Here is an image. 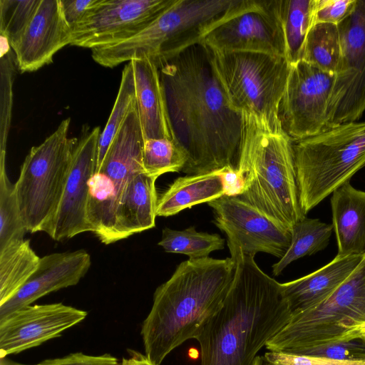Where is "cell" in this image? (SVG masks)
<instances>
[{"instance_id": "f35d334b", "label": "cell", "mask_w": 365, "mask_h": 365, "mask_svg": "<svg viewBox=\"0 0 365 365\" xmlns=\"http://www.w3.org/2000/svg\"><path fill=\"white\" fill-rule=\"evenodd\" d=\"M217 171L221 177L225 196L237 197L244 192L246 181L238 168L227 166Z\"/></svg>"}, {"instance_id": "ab89813d", "label": "cell", "mask_w": 365, "mask_h": 365, "mask_svg": "<svg viewBox=\"0 0 365 365\" xmlns=\"http://www.w3.org/2000/svg\"><path fill=\"white\" fill-rule=\"evenodd\" d=\"M96 0H60L63 17L72 29L85 16Z\"/></svg>"}, {"instance_id": "60d3db41", "label": "cell", "mask_w": 365, "mask_h": 365, "mask_svg": "<svg viewBox=\"0 0 365 365\" xmlns=\"http://www.w3.org/2000/svg\"><path fill=\"white\" fill-rule=\"evenodd\" d=\"M361 336H365V322L357 324L346 331L336 341L347 340Z\"/></svg>"}, {"instance_id": "8d00e7d4", "label": "cell", "mask_w": 365, "mask_h": 365, "mask_svg": "<svg viewBox=\"0 0 365 365\" xmlns=\"http://www.w3.org/2000/svg\"><path fill=\"white\" fill-rule=\"evenodd\" d=\"M263 356L274 365H365V361H341L271 351H267Z\"/></svg>"}, {"instance_id": "d6986e66", "label": "cell", "mask_w": 365, "mask_h": 365, "mask_svg": "<svg viewBox=\"0 0 365 365\" xmlns=\"http://www.w3.org/2000/svg\"><path fill=\"white\" fill-rule=\"evenodd\" d=\"M91 265V256L83 250L41 257L37 269L29 280L13 297L0 305V322L51 292L77 284Z\"/></svg>"}, {"instance_id": "277c9868", "label": "cell", "mask_w": 365, "mask_h": 365, "mask_svg": "<svg viewBox=\"0 0 365 365\" xmlns=\"http://www.w3.org/2000/svg\"><path fill=\"white\" fill-rule=\"evenodd\" d=\"M237 168L246 187L239 199L292 230L306 215L299 199L293 140L243 113Z\"/></svg>"}, {"instance_id": "6da1fadb", "label": "cell", "mask_w": 365, "mask_h": 365, "mask_svg": "<svg viewBox=\"0 0 365 365\" xmlns=\"http://www.w3.org/2000/svg\"><path fill=\"white\" fill-rule=\"evenodd\" d=\"M154 61L173 139L187 157L182 171L198 175L237 168L242 115L227 101L210 49L199 43Z\"/></svg>"}, {"instance_id": "9a60e30c", "label": "cell", "mask_w": 365, "mask_h": 365, "mask_svg": "<svg viewBox=\"0 0 365 365\" xmlns=\"http://www.w3.org/2000/svg\"><path fill=\"white\" fill-rule=\"evenodd\" d=\"M214 223L227 237L228 247L255 257L264 252L281 259L292 241V230L281 225L237 197H222L207 202Z\"/></svg>"}, {"instance_id": "ba28073f", "label": "cell", "mask_w": 365, "mask_h": 365, "mask_svg": "<svg viewBox=\"0 0 365 365\" xmlns=\"http://www.w3.org/2000/svg\"><path fill=\"white\" fill-rule=\"evenodd\" d=\"M71 118L31 148L15 183L18 204L27 232L48 233L58 210L77 138H69Z\"/></svg>"}, {"instance_id": "4fadbf2b", "label": "cell", "mask_w": 365, "mask_h": 365, "mask_svg": "<svg viewBox=\"0 0 365 365\" xmlns=\"http://www.w3.org/2000/svg\"><path fill=\"white\" fill-rule=\"evenodd\" d=\"M335 74L303 60L292 64L279 107L283 130L293 141L327 129V110Z\"/></svg>"}, {"instance_id": "ffe728a7", "label": "cell", "mask_w": 365, "mask_h": 365, "mask_svg": "<svg viewBox=\"0 0 365 365\" xmlns=\"http://www.w3.org/2000/svg\"><path fill=\"white\" fill-rule=\"evenodd\" d=\"M364 257H335L331 262L308 275L281 283L282 294L292 314L314 309L322 304L354 272Z\"/></svg>"}, {"instance_id": "3957f363", "label": "cell", "mask_w": 365, "mask_h": 365, "mask_svg": "<svg viewBox=\"0 0 365 365\" xmlns=\"http://www.w3.org/2000/svg\"><path fill=\"white\" fill-rule=\"evenodd\" d=\"M235 268L232 257L188 259L156 289L140 332L145 356L152 364L160 365L173 350L195 339L222 306Z\"/></svg>"}, {"instance_id": "f546056e", "label": "cell", "mask_w": 365, "mask_h": 365, "mask_svg": "<svg viewBox=\"0 0 365 365\" xmlns=\"http://www.w3.org/2000/svg\"><path fill=\"white\" fill-rule=\"evenodd\" d=\"M135 106L136 96L134 72L133 65L129 61L123 69L120 87L113 109L100 136L96 171L101 167L118 130L124 123L129 113Z\"/></svg>"}, {"instance_id": "ac0fdd59", "label": "cell", "mask_w": 365, "mask_h": 365, "mask_svg": "<svg viewBox=\"0 0 365 365\" xmlns=\"http://www.w3.org/2000/svg\"><path fill=\"white\" fill-rule=\"evenodd\" d=\"M71 34L60 0H41L32 20L12 47L18 70L33 72L51 63L57 51L70 45Z\"/></svg>"}, {"instance_id": "7a4b0ae2", "label": "cell", "mask_w": 365, "mask_h": 365, "mask_svg": "<svg viewBox=\"0 0 365 365\" xmlns=\"http://www.w3.org/2000/svg\"><path fill=\"white\" fill-rule=\"evenodd\" d=\"M229 250L236 263L235 277L222 306L195 337L200 365H252L292 316L281 283L265 274L255 257Z\"/></svg>"}, {"instance_id": "e0dca14e", "label": "cell", "mask_w": 365, "mask_h": 365, "mask_svg": "<svg viewBox=\"0 0 365 365\" xmlns=\"http://www.w3.org/2000/svg\"><path fill=\"white\" fill-rule=\"evenodd\" d=\"M87 312L63 303L29 305L0 322V357L19 354L61 336Z\"/></svg>"}, {"instance_id": "b9f144b4", "label": "cell", "mask_w": 365, "mask_h": 365, "mask_svg": "<svg viewBox=\"0 0 365 365\" xmlns=\"http://www.w3.org/2000/svg\"><path fill=\"white\" fill-rule=\"evenodd\" d=\"M120 365H154L145 356L135 353L128 359H123Z\"/></svg>"}, {"instance_id": "74e56055", "label": "cell", "mask_w": 365, "mask_h": 365, "mask_svg": "<svg viewBox=\"0 0 365 365\" xmlns=\"http://www.w3.org/2000/svg\"><path fill=\"white\" fill-rule=\"evenodd\" d=\"M36 365H120V363L108 354L91 356L78 352L61 358L46 359Z\"/></svg>"}, {"instance_id": "1f68e13d", "label": "cell", "mask_w": 365, "mask_h": 365, "mask_svg": "<svg viewBox=\"0 0 365 365\" xmlns=\"http://www.w3.org/2000/svg\"><path fill=\"white\" fill-rule=\"evenodd\" d=\"M187 160L185 153L173 139L144 140L143 168L150 175L158 178L166 173L182 171Z\"/></svg>"}, {"instance_id": "7c38bea8", "label": "cell", "mask_w": 365, "mask_h": 365, "mask_svg": "<svg viewBox=\"0 0 365 365\" xmlns=\"http://www.w3.org/2000/svg\"><path fill=\"white\" fill-rule=\"evenodd\" d=\"M201 43L216 51L262 53L285 58L277 0H243L237 10Z\"/></svg>"}, {"instance_id": "5b68a950", "label": "cell", "mask_w": 365, "mask_h": 365, "mask_svg": "<svg viewBox=\"0 0 365 365\" xmlns=\"http://www.w3.org/2000/svg\"><path fill=\"white\" fill-rule=\"evenodd\" d=\"M242 0H175L148 26L115 45L91 50L99 65L113 68L147 56L155 60L194 44L233 14Z\"/></svg>"}, {"instance_id": "52a82bcc", "label": "cell", "mask_w": 365, "mask_h": 365, "mask_svg": "<svg viewBox=\"0 0 365 365\" xmlns=\"http://www.w3.org/2000/svg\"><path fill=\"white\" fill-rule=\"evenodd\" d=\"M212 66L231 107L282 131L279 107L291 65L282 56L210 49Z\"/></svg>"}, {"instance_id": "2e32d148", "label": "cell", "mask_w": 365, "mask_h": 365, "mask_svg": "<svg viewBox=\"0 0 365 365\" xmlns=\"http://www.w3.org/2000/svg\"><path fill=\"white\" fill-rule=\"evenodd\" d=\"M99 126L84 125L78 138L61 203L48 235L56 241L91 232L88 221V182L97 167Z\"/></svg>"}, {"instance_id": "484cf974", "label": "cell", "mask_w": 365, "mask_h": 365, "mask_svg": "<svg viewBox=\"0 0 365 365\" xmlns=\"http://www.w3.org/2000/svg\"><path fill=\"white\" fill-rule=\"evenodd\" d=\"M317 0H277L285 41V58L290 65L301 60L304 43L313 25Z\"/></svg>"}, {"instance_id": "4dcf8cb0", "label": "cell", "mask_w": 365, "mask_h": 365, "mask_svg": "<svg viewBox=\"0 0 365 365\" xmlns=\"http://www.w3.org/2000/svg\"><path fill=\"white\" fill-rule=\"evenodd\" d=\"M27 232L23 222L15 188L6 171V164L0 165V250L24 240Z\"/></svg>"}, {"instance_id": "836d02e7", "label": "cell", "mask_w": 365, "mask_h": 365, "mask_svg": "<svg viewBox=\"0 0 365 365\" xmlns=\"http://www.w3.org/2000/svg\"><path fill=\"white\" fill-rule=\"evenodd\" d=\"M41 0H0V36L12 48L35 15Z\"/></svg>"}, {"instance_id": "d590c367", "label": "cell", "mask_w": 365, "mask_h": 365, "mask_svg": "<svg viewBox=\"0 0 365 365\" xmlns=\"http://www.w3.org/2000/svg\"><path fill=\"white\" fill-rule=\"evenodd\" d=\"M356 1V0H317L313 25L317 23L338 25L351 13Z\"/></svg>"}, {"instance_id": "4316f807", "label": "cell", "mask_w": 365, "mask_h": 365, "mask_svg": "<svg viewBox=\"0 0 365 365\" xmlns=\"http://www.w3.org/2000/svg\"><path fill=\"white\" fill-rule=\"evenodd\" d=\"M333 230L332 224L318 219L305 217L298 221L292 229V241L288 250L272 267L273 275H279L292 262L325 249Z\"/></svg>"}, {"instance_id": "83f0119b", "label": "cell", "mask_w": 365, "mask_h": 365, "mask_svg": "<svg viewBox=\"0 0 365 365\" xmlns=\"http://www.w3.org/2000/svg\"><path fill=\"white\" fill-rule=\"evenodd\" d=\"M341 56L338 26L317 23L309 29L301 60L335 74Z\"/></svg>"}, {"instance_id": "30bf717a", "label": "cell", "mask_w": 365, "mask_h": 365, "mask_svg": "<svg viewBox=\"0 0 365 365\" xmlns=\"http://www.w3.org/2000/svg\"><path fill=\"white\" fill-rule=\"evenodd\" d=\"M365 322V255L334 293L314 309L292 316L289 324L267 342L268 351L294 354L336 341Z\"/></svg>"}, {"instance_id": "8992f818", "label": "cell", "mask_w": 365, "mask_h": 365, "mask_svg": "<svg viewBox=\"0 0 365 365\" xmlns=\"http://www.w3.org/2000/svg\"><path fill=\"white\" fill-rule=\"evenodd\" d=\"M299 199L306 215L365 166V121L347 122L293 142Z\"/></svg>"}, {"instance_id": "cb8c5ba5", "label": "cell", "mask_w": 365, "mask_h": 365, "mask_svg": "<svg viewBox=\"0 0 365 365\" xmlns=\"http://www.w3.org/2000/svg\"><path fill=\"white\" fill-rule=\"evenodd\" d=\"M223 195L222 181L217 170L179 177L158 199L157 216L175 215L185 209L207 203Z\"/></svg>"}, {"instance_id": "9c48e42d", "label": "cell", "mask_w": 365, "mask_h": 365, "mask_svg": "<svg viewBox=\"0 0 365 365\" xmlns=\"http://www.w3.org/2000/svg\"><path fill=\"white\" fill-rule=\"evenodd\" d=\"M144 136L138 109L133 108L118 130L103 161L88 182V221L101 242L118 241L116 212L130 178L145 172Z\"/></svg>"}, {"instance_id": "f1b7e54d", "label": "cell", "mask_w": 365, "mask_h": 365, "mask_svg": "<svg viewBox=\"0 0 365 365\" xmlns=\"http://www.w3.org/2000/svg\"><path fill=\"white\" fill-rule=\"evenodd\" d=\"M225 242L218 234L197 232L195 226H191L183 230L165 227L158 244L166 252L185 255L189 259H201L209 257L213 251L222 250Z\"/></svg>"}, {"instance_id": "603a6c76", "label": "cell", "mask_w": 365, "mask_h": 365, "mask_svg": "<svg viewBox=\"0 0 365 365\" xmlns=\"http://www.w3.org/2000/svg\"><path fill=\"white\" fill-rule=\"evenodd\" d=\"M157 178L141 172L128 180L116 212L118 241L155 227L158 202Z\"/></svg>"}, {"instance_id": "7bdbcfd3", "label": "cell", "mask_w": 365, "mask_h": 365, "mask_svg": "<svg viewBox=\"0 0 365 365\" xmlns=\"http://www.w3.org/2000/svg\"><path fill=\"white\" fill-rule=\"evenodd\" d=\"M252 365H274L269 362L264 356H257Z\"/></svg>"}, {"instance_id": "d4e9b609", "label": "cell", "mask_w": 365, "mask_h": 365, "mask_svg": "<svg viewBox=\"0 0 365 365\" xmlns=\"http://www.w3.org/2000/svg\"><path fill=\"white\" fill-rule=\"evenodd\" d=\"M39 257L29 240H23L0 250V305L23 287L37 269Z\"/></svg>"}, {"instance_id": "44dd1931", "label": "cell", "mask_w": 365, "mask_h": 365, "mask_svg": "<svg viewBox=\"0 0 365 365\" xmlns=\"http://www.w3.org/2000/svg\"><path fill=\"white\" fill-rule=\"evenodd\" d=\"M130 62L134 72L136 104L144 140L173 139L155 61L149 56H143Z\"/></svg>"}, {"instance_id": "5bb4252c", "label": "cell", "mask_w": 365, "mask_h": 365, "mask_svg": "<svg viewBox=\"0 0 365 365\" xmlns=\"http://www.w3.org/2000/svg\"><path fill=\"white\" fill-rule=\"evenodd\" d=\"M175 0H96L71 29V46L98 48L127 40L158 18Z\"/></svg>"}, {"instance_id": "d6a6232c", "label": "cell", "mask_w": 365, "mask_h": 365, "mask_svg": "<svg viewBox=\"0 0 365 365\" xmlns=\"http://www.w3.org/2000/svg\"><path fill=\"white\" fill-rule=\"evenodd\" d=\"M1 135L0 163H6V149L11 124L13 83L18 67L14 51L7 39L1 36Z\"/></svg>"}, {"instance_id": "8fae6325", "label": "cell", "mask_w": 365, "mask_h": 365, "mask_svg": "<svg viewBox=\"0 0 365 365\" xmlns=\"http://www.w3.org/2000/svg\"><path fill=\"white\" fill-rule=\"evenodd\" d=\"M341 56L327 110V129L357 121L365 111V0L338 25Z\"/></svg>"}, {"instance_id": "e575fe53", "label": "cell", "mask_w": 365, "mask_h": 365, "mask_svg": "<svg viewBox=\"0 0 365 365\" xmlns=\"http://www.w3.org/2000/svg\"><path fill=\"white\" fill-rule=\"evenodd\" d=\"M292 354L324 357L341 361H365V336L320 344Z\"/></svg>"}, {"instance_id": "7402d4cb", "label": "cell", "mask_w": 365, "mask_h": 365, "mask_svg": "<svg viewBox=\"0 0 365 365\" xmlns=\"http://www.w3.org/2000/svg\"><path fill=\"white\" fill-rule=\"evenodd\" d=\"M332 225L338 252L336 257L365 255V192L348 181L331 197Z\"/></svg>"}]
</instances>
